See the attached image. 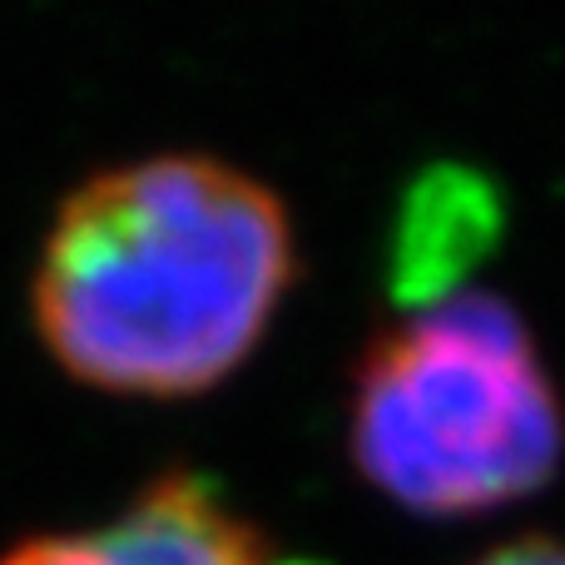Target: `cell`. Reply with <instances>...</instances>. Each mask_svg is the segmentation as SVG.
Masks as SVG:
<instances>
[{
  "mask_svg": "<svg viewBox=\"0 0 565 565\" xmlns=\"http://www.w3.org/2000/svg\"><path fill=\"white\" fill-rule=\"evenodd\" d=\"M292 282L278 194L199 154L85 179L35 268V322L60 367L125 397H189L258 348Z\"/></svg>",
  "mask_w": 565,
  "mask_h": 565,
  "instance_id": "6da1fadb",
  "label": "cell"
},
{
  "mask_svg": "<svg viewBox=\"0 0 565 565\" xmlns=\"http://www.w3.org/2000/svg\"><path fill=\"white\" fill-rule=\"evenodd\" d=\"M352 461L417 516H477L546 487L565 422L536 338L501 292L412 302L352 382Z\"/></svg>",
  "mask_w": 565,
  "mask_h": 565,
  "instance_id": "7a4b0ae2",
  "label": "cell"
},
{
  "mask_svg": "<svg viewBox=\"0 0 565 565\" xmlns=\"http://www.w3.org/2000/svg\"><path fill=\"white\" fill-rule=\"evenodd\" d=\"M0 565H312L288 561L194 471L159 477L109 526L15 546Z\"/></svg>",
  "mask_w": 565,
  "mask_h": 565,
  "instance_id": "3957f363",
  "label": "cell"
},
{
  "mask_svg": "<svg viewBox=\"0 0 565 565\" xmlns=\"http://www.w3.org/2000/svg\"><path fill=\"white\" fill-rule=\"evenodd\" d=\"M501 234V209L487 179L471 169H431L417 179L392 238V292L402 302H427L457 292L461 278L491 254Z\"/></svg>",
  "mask_w": 565,
  "mask_h": 565,
  "instance_id": "277c9868",
  "label": "cell"
},
{
  "mask_svg": "<svg viewBox=\"0 0 565 565\" xmlns=\"http://www.w3.org/2000/svg\"><path fill=\"white\" fill-rule=\"evenodd\" d=\"M481 565H565V541H551V536L511 541V546L491 551Z\"/></svg>",
  "mask_w": 565,
  "mask_h": 565,
  "instance_id": "5b68a950",
  "label": "cell"
}]
</instances>
